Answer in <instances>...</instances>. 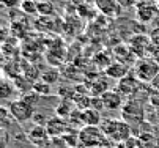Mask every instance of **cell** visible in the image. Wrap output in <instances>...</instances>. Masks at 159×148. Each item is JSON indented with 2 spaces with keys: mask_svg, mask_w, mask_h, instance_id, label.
Listing matches in <instances>:
<instances>
[{
  "mask_svg": "<svg viewBox=\"0 0 159 148\" xmlns=\"http://www.w3.org/2000/svg\"><path fill=\"white\" fill-rule=\"evenodd\" d=\"M101 129L106 134L109 142L125 143L132 137L131 134V124L120 118H106L101 123Z\"/></svg>",
  "mask_w": 159,
  "mask_h": 148,
  "instance_id": "6da1fadb",
  "label": "cell"
},
{
  "mask_svg": "<svg viewBox=\"0 0 159 148\" xmlns=\"http://www.w3.org/2000/svg\"><path fill=\"white\" fill-rule=\"evenodd\" d=\"M79 143L84 148H96V146H106L109 143L106 134L99 126H82L79 129Z\"/></svg>",
  "mask_w": 159,
  "mask_h": 148,
  "instance_id": "7a4b0ae2",
  "label": "cell"
},
{
  "mask_svg": "<svg viewBox=\"0 0 159 148\" xmlns=\"http://www.w3.org/2000/svg\"><path fill=\"white\" fill-rule=\"evenodd\" d=\"M159 74V63L154 58H139L134 66V76L142 83H151V80Z\"/></svg>",
  "mask_w": 159,
  "mask_h": 148,
  "instance_id": "3957f363",
  "label": "cell"
},
{
  "mask_svg": "<svg viewBox=\"0 0 159 148\" xmlns=\"http://www.w3.org/2000/svg\"><path fill=\"white\" fill-rule=\"evenodd\" d=\"M8 110H10L11 118L16 121H29L30 118L35 117V105L25 101L24 98L10 102Z\"/></svg>",
  "mask_w": 159,
  "mask_h": 148,
  "instance_id": "277c9868",
  "label": "cell"
},
{
  "mask_svg": "<svg viewBox=\"0 0 159 148\" xmlns=\"http://www.w3.org/2000/svg\"><path fill=\"white\" fill-rule=\"evenodd\" d=\"M159 14V8L157 3L153 0H140L135 7V16L137 20L142 24H148L151 20H154V17Z\"/></svg>",
  "mask_w": 159,
  "mask_h": 148,
  "instance_id": "5b68a950",
  "label": "cell"
},
{
  "mask_svg": "<svg viewBox=\"0 0 159 148\" xmlns=\"http://www.w3.org/2000/svg\"><path fill=\"white\" fill-rule=\"evenodd\" d=\"M46 131L49 134L51 139H58V137H63L66 132H68V123L65 118L61 117H52V118H48L46 121Z\"/></svg>",
  "mask_w": 159,
  "mask_h": 148,
  "instance_id": "8992f818",
  "label": "cell"
},
{
  "mask_svg": "<svg viewBox=\"0 0 159 148\" xmlns=\"http://www.w3.org/2000/svg\"><path fill=\"white\" fill-rule=\"evenodd\" d=\"M123 118L125 121H140L143 118V107L142 102L129 99L123 105Z\"/></svg>",
  "mask_w": 159,
  "mask_h": 148,
  "instance_id": "52a82bcc",
  "label": "cell"
},
{
  "mask_svg": "<svg viewBox=\"0 0 159 148\" xmlns=\"http://www.w3.org/2000/svg\"><path fill=\"white\" fill-rule=\"evenodd\" d=\"M27 139L29 142H32L35 146H44L49 142V134L46 131V126L43 124H35L27 131Z\"/></svg>",
  "mask_w": 159,
  "mask_h": 148,
  "instance_id": "ba28073f",
  "label": "cell"
},
{
  "mask_svg": "<svg viewBox=\"0 0 159 148\" xmlns=\"http://www.w3.org/2000/svg\"><path fill=\"white\" fill-rule=\"evenodd\" d=\"M123 98L125 96L118 90H107L106 93L101 95L104 107L109 110H117V109L123 107Z\"/></svg>",
  "mask_w": 159,
  "mask_h": 148,
  "instance_id": "9c48e42d",
  "label": "cell"
},
{
  "mask_svg": "<svg viewBox=\"0 0 159 148\" xmlns=\"http://www.w3.org/2000/svg\"><path fill=\"white\" fill-rule=\"evenodd\" d=\"M95 8L101 11L104 16L109 17H117L121 13V7L118 5L117 0H95Z\"/></svg>",
  "mask_w": 159,
  "mask_h": 148,
  "instance_id": "30bf717a",
  "label": "cell"
},
{
  "mask_svg": "<svg viewBox=\"0 0 159 148\" xmlns=\"http://www.w3.org/2000/svg\"><path fill=\"white\" fill-rule=\"evenodd\" d=\"M129 49L132 51L134 55H137L140 58H145L148 52H151V44L150 39L147 36H134L129 43Z\"/></svg>",
  "mask_w": 159,
  "mask_h": 148,
  "instance_id": "8fae6325",
  "label": "cell"
},
{
  "mask_svg": "<svg viewBox=\"0 0 159 148\" xmlns=\"http://www.w3.org/2000/svg\"><path fill=\"white\" fill-rule=\"evenodd\" d=\"M140 85V82L139 79L135 77V76H126L125 79H121L118 82V85H117V90L123 95V96H132L135 93V90H137V87Z\"/></svg>",
  "mask_w": 159,
  "mask_h": 148,
  "instance_id": "7c38bea8",
  "label": "cell"
},
{
  "mask_svg": "<svg viewBox=\"0 0 159 148\" xmlns=\"http://www.w3.org/2000/svg\"><path fill=\"white\" fill-rule=\"evenodd\" d=\"M106 74L112 79L121 80L126 76H129V68H128V65H125V63H121V61L109 63V65L106 66Z\"/></svg>",
  "mask_w": 159,
  "mask_h": 148,
  "instance_id": "4fadbf2b",
  "label": "cell"
},
{
  "mask_svg": "<svg viewBox=\"0 0 159 148\" xmlns=\"http://www.w3.org/2000/svg\"><path fill=\"white\" fill-rule=\"evenodd\" d=\"M82 120H84V126H99L102 123L101 112L93 107H88L82 112Z\"/></svg>",
  "mask_w": 159,
  "mask_h": 148,
  "instance_id": "5bb4252c",
  "label": "cell"
},
{
  "mask_svg": "<svg viewBox=\"0 0 159 148\" xmlns=\"http://www.w3.org/2000/svg\"><path fill=\"white\" fill-rule=\"evenodd\" d=\"M73 112H74L73 102L68 101V99H63V101L57 105V109H55V115H57V117H61V118H65V120L70 118Z\"/></svg>",
  "mask_w": 159,
  "mask_h": 148,
  "instance_id": "9a60e30c",
  "label": "cell"
},
{
  "mask_svg": "<svg viewBox=\"0 0 159 148\" xmlns=\"http://www.w3.org/2000/svg\"><path fill=\"white\" fill-rule=\"evenodd\" d=\"M137 142H139V148H159L157 146V139L150 132L140 134L137 137Z\"/></svg>",
  "mask_w": 159,
  "mask_h": 148,
  "instance_id": "2e32d148",
  "label": "cell"
},
{
  "mask_svg": "<svg viewBox=\"0 0 159 148\" xmlns=\"http://www.w3.org/2000/svg\"><path fill=\"white\" fill-rule=\"evenodd\" d=\"M32 90L38 95V96H49L52 93V88H51V83L44 82V80H39V82H35L32 85Z\"/></svg>",
  "mask_w": 159,
  "mask_h": 148,
  "instance_id": "e0dca14e",
  "label": "cell"
},
{
  "mask_svg": "<svg viewBox=\"0 0 159 148\" xmlns=\"http://www.w3.org/2000/svg\"><path fill=\"white\" fill-rule=\"evenodd\" d=\"M58 77H60V73H58V70H55V68H49L46 73H43V76H41V79H43L44 82H48V83L57 82Z\"/></svg>",
  "mask_w": 159,
  "mask_h": 148,
  "instance_id": "ac0fdd59",
  "label": "cell"
},
{
  "mask_svg": "<svg viewBox=\"0 0 159 148\" xmlns=\"http://www.w3.org/2000/svg\"><path fill=\"white\" fill-rule=\"evenodd\" d=\"M38 13H39L43 17H46V16L54 14L55 10H54V5L49 3V2H38Z\"/></svg>",
  "mask_w": 159,
  "mask_h": 148,
  "instance_id": "d6986e66",
  "label": "cell"
},
{
  "mask_svg": "<svg viewBox=\"0 0 159 148\" xmlns=\"http://www.w3.org/2000/svg\"><path fill=\"white\" fill-rule=\"evenodd\" d=\"M20 8H22V11L30 13V14L38 13V3L35 2V0H22V2H20Z\"/></svg>",
  "mask_w": 159,
  "mask_h": 148,
  "instance_id": "ffe728a7",
  "label": "cell"
},
{
  "mask_svg": "<svg viewBox=\"0 0 159 148\" xmlns=\"http://www.w3.org/2000/svg\"><path fill=\"white\" fill-rule=\"evenodd\" d=\"M117 2L123 10H128V8H135L140 0H117Z\"/></svg>",
  "mask_w": 159,
  "mask_h": 148,
  "instance_id": "44dd1931",
  "label": "cell"
},
{
  "mask_svg": "<svg viewBox=\"0 0 159 148\" xmlns=\"http://www.w3.org/2000/svg\"><path fill=\"white\" fill-rule=\"evenodd\" d=\"M13 92V87H10V83L7 80L2 82V92H0V95H2V98H8Z\"/></svg>",
  "mask_w": 159,
  "mask_h": 148,
  "instance_id": "7402d4cb",
  "label": "cell"
},
{
  "mask_svg": "<svg viewBox=\"0 0 159 148\" xmlns=\"http://www.w3.org/2000/svg\"><path fill=\"white\" fill-rule=\"evenodd\" d=\"M0 136H2V148H7V143H8V132H7L5 128L0 131Z\"/></svg>",
  "mask_w": 159,
  "mask_h": 148,
  "instance_id": "603a6c76",
  "label": "cell"
},
{
  "mask_svg": "<svg viewBox=\"0 0 159 148\" xmlns=\"http://www.w3.org/2000/svg\"><path fill=\"white\" fill-rule=\"evenodd\" d=\"M150 85H151V88H153L154 92H157V93H159V74H157V76H156V77L151 80Z\"/></svg>",
  "mask_w": 159,
  "mask_h": 148,
  "instance_id": "cb8c5ba5",
  "label": "cell"
},
{
  "mask_svg": "<svg viewBox=\"0 0 159 148\" xmlns=\"http://www.w3.org/2000/svg\"><path fill=\"white\" fill-rule=\"evenodd\" d=\"M156 115H157V120H159V110H156Z\"/></svg>",
  "mask_w": 159,
  "mask_h": 148,
  "instance_id": "d4e9b609",
  "label": "cell"
},
{
  "mask_svg": "<svg viewBox=\"0 0 159 148\" xmlns=\"http://www.w3.org/2000/svg\"><path fill=\"white\" fill-rule=\"evenodd\" d=\"M153 2H156V3H159V0H153Z\"/></svg>",
  "mask_w": 159,
  "mask_h": 148,
  "instance_id": "484cf974",
  "label": "cell"
},
{
  "mask_svg": "<svg viewBox=\"0 0 159 148\" xmlns=\"http://www.w3.org/2000/svg\"><path fill=\"white\" fill-rule=\"evenodd\" d=\"M107 148H113V146H107Z\"/></svg>",
  "mask_w": 159,
  "mask_h": 148,
  "instance_id": "4316f807",
  "label": "cell"
}]
</instances>
